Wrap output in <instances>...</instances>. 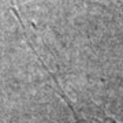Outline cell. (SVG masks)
<instances>
[{
    "label": "cell",
    "mask_w": 123,
    "mask_h": 123,
    "mask_svg": "<svg viewBox=\"0 0 123 123\" xmlns=\"http://www.w3.org/2000/svg\"><path fill=\"white\" fill-rule=\"evenodd\" d=\"M48 73L52 75L53 82L56 84L59 96L63 98V101L70 108L71 115H73V123H119L118 120L111 118L110 115H107L96 104H75V103H73L70 100V97L66 94V92L63 90L60 82L57 81V78L51 71H48Z\"/></svg>",
    "instance_id": "1"
}]
</instances>
